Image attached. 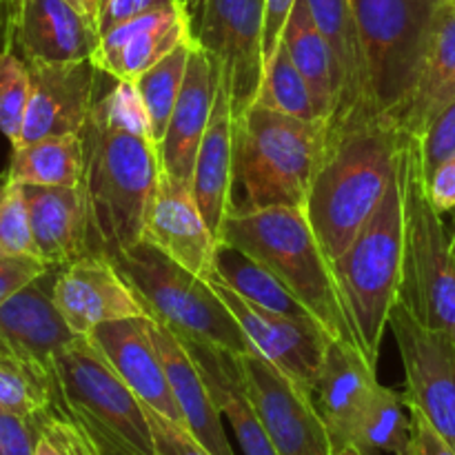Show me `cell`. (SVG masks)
Wrapping results in <instances>:
<instances>
[{
  "label": "cell",
  "mask_w": 455,
  "mask_h": 455,
  "mask_svg": "<svg viewBox=\"0 0 455 455\" xmlns=\"http://www.w3.org/2000/svg\"><path fill=\"white\" fill-rule=\"evenodd\" d=\"M80 138L93 225L102 253L114 260L140 243L163 172L136 84L116 80L96 100Z\"/></svg>",
  "instance_id": "obj_1"
},
{
  "label": "cell",
  "mask_w": 455,
  "mask_h": 455,
  "mask_svg": "<svg viewBox=\"0 0 455 455\" xmlns=\"http://www.w3.org/2000/svg\"><path fill=\"white\" fill-rule=\"evenodd\" d=\"M407 129L378 109L329 123L323 163L307 200V218L329 260L340 256L380 207L398 173Z\"/></svg>",
  "instance_id": "obj_2"
},
{
  "label": "cell",
  "mask_w": 455,
  "mask_h": 455,
  "mask_svg": "<svg viewBox=\"0 0 455 455\" xmlns=\"http://www.w3.org/2000/svg\"><path fill=\"white\" fill-rule=\"evenodd\" d=\"M327 133V120L293 118L260 105L234 118L231 209H305Z\"/></svg>",
  "instance_id": "obj_3"
},
{
  "label": "cell",
  "mask_w": 455,
  "mask_h": 455,
  "mask_svg": "<svg viewBox=\"0 0 455 455\" xmlns=\"http://www.w3.org/2000/svg\"><path fill=\"white\" fill-rule=\"evenodd\" d=\"M220 243L234 244L262 262L296 293L329 336L355 345L331 260L307 218V209H231Z\"/></svg>",
  "instance_id": "obj_4"
},
{
  "label": "cell",
  "mask_w": 455,
  "mask_h": 455,
  "mask_svg": "<svg viewBox=\"0 0 455 455\" xmlns=\"http://www.w3.org/2000/svg\"><path fill=\"white\" fill-rule=\"evenodd\" d=\"M403 256L404 204L403 185L395 173L376 213L349 247L331 260L355 345L371 367H378L389 314L400 296Z\"/></svg>",
  "instance_id": "obj_5"
},
{
  "label": "cell",
  "mask_w": 455,
  "mask_h": 455,
  "mask_svg": "<svg viewBox=\"0 0 455 455\" xmlns=\"http://www.w3.org/2000/svg\"><path fill=\"white\" fill-rule=\"evenodd\" d=\"M398 176L404 204V256L398 300L418 323L455 345V256L443 213L427 196L420 142L407 132L400 149Z\"/></svg>",
  "instance_id": "obj_6"
},
{
  "label": "cell",
  "mask_w": 455,
  "mask_h": 455,
  "mask_svg": "<svg viewBox=\"0 0 455 455\" xmlns=\"http://www.w3.org/2000/svg\"><path fill=\"white\" fill-rule=\"evenodd\" d=\"M111 262L136 293L145 314L172 329L180 340L218 347L240 358L256 354L213 284L154 244L140 240Z\"/></svg>",
  "instance_id": "obj_7"
},
{
  "label": "cell",
  "mask_w": 455,
  "mask_h": 455,
  "mask_svg": "<svg viewBox=\"0 0 455 455\" xmlns=\"http://www.w3.org/2000/svg\"><path fill=\"white\" fill-rule=\"evenodd\" d=\"M52 407L74 420L100 455H154L145 404L89 338L78 336L58 354Z\"/></svg>",
  "instance_id": "obj_8"
},
{
  "label": "cell",
  "mask_w": 455,
  "mask_h": 455,
  "mask_svg": "<svg viewBox=\"0 0 455 455\" xmlns=\"http://www.w3.org/2000/svg\"><path fill=\"white\" fill-rule=\"evenodd\" d=\"M367 58L373 102L400 118L425 60L434 13L443 0H351Z\"/></svg>",
  "instance_id": "obj_9"
},
{
  "label": "cell",
  "mask_w": 455,
  "mask_h": 455,
  "mask_svg": "<svg viewBox=\"0 0 455 455\" xmlns=\"http://www.w3.org/2000/svg\"><path fill=\"white\" fill-rule=\"evenodd\" d=\"M191 36L212 53L222 69L234 118L256 105L265 60H262V20L265 0H187Z\"/></svg>",
  "instance_id": "obj_10"
},
{
  "label": "cell",
  "mask_w": 455,
  "mask_h": 455,
  "mask_svg": "<svg viewBox=\"0 0 455 455\" xmlns=\"http://www.w3.org/2000/svg\"><path fill=\"white\" fill-rule=\"evenodd\" d=\"M389 329L407 378V404L455 449V345L418 323L400 300L389 314Z\"/></svg>",
  "instance_id": "obj_11"
},
{
  "label": "cell",
  "mask_w": 455,
  "mask_h": 455,
  "mask_svg": "<svg viewBox=\"0 0 455 455\" xmlns=\"http://www.w3.org/2000/svg\"><path fill=\"white\" fill-rule=\"evenodd\" d=\"M240 358V355H238ZM244 389L278 455H333V440L314 395L260 355H243Z\"/></svg>",
  "instance_id": "obj_12"
},
{
  "label": "cell",
  "mask_w": 455,
  "mask_h": 455,
  "mask_svg": "<svg viewBox=\"0 0 455 455\" xmlns=\"http://www.w3.org/2000/svg\"><path fill=\"white\" fill-rule=\"evenodd\" d=\"M60 267H49L0 307V355L38 373L56 391V358L76 333L53 300Z\"/></svg>",
  "instance_id": "obj_13"
},
{
  "label": "cell",
  "mask_w": 455,
  "mask_h": 455,
  "mask_svg": "<svg viewBox=\"0 0 455 455\" xmlns=\"http://www.w3.org/2000/svg\"><path fill=\"white\" fill-rule=\"evenodd\" d=\"M209 283L213 284L227 309L238 320L256 355L265 358L293 385L314 395L315 378H318L331 336L318 324L298 323V320L284 318L274 311L251 305L218 278H212Z\"/></svg>",
  "instance_id": "obj_14"
},
{
  "label": "cell",
  "mask_w": 455,
  "mask_h": 455,
  "mask_svg": "<svg viewBox=\"0 0 455 455\" xmlns=\"http://www.w3.org/2000/svg\"><path fill=\"white\" fill-rule=\"evenodd\" d=\"M27 65L31 71V93L18 145L44 138L80 136L100 98L98 80L105 71L98 69L93 60Z\"/></svg>",
  "instance_id": "obj_15"
},
{
  "label": "cell",
  "mask_w": 455,
  "mask_h": 455,
  "mask_svg": "<svg viewBox=\"0 0 455 455\" xmlns=\"http://www.w3.org/2000/svg\"><path fill=\"white\" fill-rule=\"evenodd\" d=\"M20 187L40 260L49 267H67L84 258H105L84 185Z\"/></svg>",
  "instance_id": "obj_16"
},
{
  "label": "cell",
  "mask_w": 455,
  "mask_h": 455,
  "mask_svg": "<svg viewBox=\"0 0 455 455\" xmlns=\"http://www.w3.org/2000/svg\"><path fill=\"white\" fill-rule=\"evenodd\" d=\"M220 78V62L212 53L194 44L189 62H187L180 96L172 111L167 132L158 145L160 167H163L164 176L189 187V189L200 142L207 133L213 105H216Z\"/></svg>",
  "instance_id": "obj_17"
},
{
  "label": "cell",
  "mask_w": 455,
  "mask_h": 455,
  "mask_svg": "<svg viewBox=\"0 0 455 455\" xmlns=\"http://www.w3.org/2000/svg\"><path fill=\"white\" fill-rule=\"evenodd\" d=\"M53 300L71 331L83 338L105 323L147 315L136 293L107 258H84L60 267Z\"/></svg>",
  "instance_id": "obj_18"
},
{
  "label": "cell",
  "mask_w": 455,
  "mask_h": 455,
  "mask_svg": "<svg viewBox=\"0 0 455 455\" xmlns=\"http://www.w3.org/2000/svg\"><path fill=\"white\" fill-rule=\"evenodd\" d=\"M151 324L154 320L147 315L114 320V323L96 327L87 338L102 351L116 373L140 398L145 407L185 425V418L164 371L163 355L156 347Z\"/></svg>",
  "instance_id": "obj_19"
},
{
  "label": "cell",
  "mask_w": 455,
  "mask_h": 455,
  "mask_svg": "<svg viewBox=\"0 0 455 455\" xmlns=\"http://www.w3.org/2000/svg\"><path fill=\"white\" fill-rule=\"evenodd\" d=\"M204 280L216 275V251L220 240L204 222L189 187L160 172L158 191L147 213L142 238Z\"/></svg>",
  "instance_id": "obj_20"
},
{
  "label": "cell",
  "mask_w": 455,
  "mask_h": 455,
  "mask_svg": "<svg viewBox=\"0 0 455 455\" xmlns=\"http://www.w3.org/2000/svg\"><path fill=\"white\" fill-rule=\"evenodd\" d=\"M189 3L158 9L136 20L114 27L100 38L93 65L114 80H133L158 65L164 56L180 44L191 43Z\"/></svg>",
  "instance_id": "obj_21"
},
{
  "label": "cell",
  "mask_w": 455,
  "mask_h": 455,
  "mask_svg": "<svg viewBox=\"0 0 455 455\" xmlns=\"http://www.w3.org/2000/svg\"><path fill=\"white\" fill-rule=\"evenodd\" d=\"M380 385L376 367L354 342L331 338L314 385V403L333 440V451L351 444L360 413Z\"/></svg>",
  "instance_id": "obj_22"
},
{
  "label": "cell",
  "mask_w": 455,
  "mask_h": 455,
  "mask_svg": "<svg viewBox=\"0 0 455 455\" xmlns=\"http://www.w3.org/2000/svg\"><path fill=\"white\" fill-rule=\"evenodd\" d=\"M100 44L96 22L65 0H25L13 31V52L25 62L92 60Z\"/></svg>",
  "instance_id": "obj_23"
},
{
  "label": "cell",
  "mask_w": 455,
  "mask_h": 455,
  "mask_svg": "<svg viewBox=\"0 0 455 455\" xmlns=\"http://www.w3.org/2000/svg\"><path fill=\"white\" fill-rule=\"evenodd\" d=\"M314 22L327 40L336 74V111L329 123L364 109H378L371 96L367 58L351 0H307ZM380 111V109H378Z\"/></svg>",
  "instance_id": "obj_24"
},
{
  "label": "cell",
  "mask_w": 455,
  "mask_h": 455,
  "mask_svg": "<svg viewBox=\"0 0 455 455\" xmlns=\"http://www.w3.org/2000/svg\"><path fill=\"white\" fill-rule=\"evenodd\" d=\"M191 194L212 234L222 240L225 220L234 203V114L222 78L212 120L196 158Z\"/></svg>",
  "instance_id": "obj_25"
},
{
  "label": "cell",
  "mask_w": 455,
  "mask_h": 455,
  "mask_svg": "<svg viewBox=\"0 0 455 455\" xmlns=\"http://www.w3.org/2000/svg\"><path fill=\"white\" fill-rule=\"evenodd\" d=\"M156 347L163 355L164 371H167L169 385H172L176 403L180 407L185 427L198 438L212 455H234L229 438L222 427V413L216 400L209 394V387L200 373L198 364L189 355L180 338L164 324H151Z\"/></svg>",
  "instance_id": "obj_26"
},
{
  "label": "cell",
  "mask_w": 455,
  "mask_h": 455,
  "mask_svg": "<svg viewBox=\"0 0 455 455\" xmlns=\"http://www.w3.org/2000/svg\"><path fill=\"white\" fill-rule=\"evenodd\" d=\"M182 345L198 364L209 394L216 400L222 416L229 420L244 455H278L244 389L238 355L194 340H182Z\"/></svg>",
  "instance_id": "obj_27"
},
{
  "label": "cell",
  "mask_w": 455,
  "mask_h": 455,
  "mask_svg": "<svg viewBox=\"0 0 455 455\" xmlns=\"http://www.w3.org/2000/svg\"><path fill=\"white\" fill-rule=\"evenodd\" d=\"M229 289H234L238 296L260 309L274 311L284 318L298 320L305 324H318L309 309L296 298V293L278 278L271 269H267L262 262L251 258L249 253L240 251L238 247L229 243L218 244L216 251V275Z\"/></svg>",
  "instance_id": "obj_28"
},
{
  "label": "cell",
  "mask_w": 455,
  "mask_h": 455,
  "mask_svg": "<svg viewBox=\"0 0 455 455\" xmlns=\"http://www.w3.org/2000/svg\"><path fill=\"white\" fill-rule=\"evenodd\" d=\"M455 87V0H443L434 13L425 60L413 96L400 114V124L416 133L427 111Z\"/></svg>",
  "instance_id": "obj_29"
},
{
  "label": "cell",
  "mask_w": 455,
  "mask_h": 455,
  "mask_svg": "<svg viewBox=\"0 0 455 455\" xmlns=\"http://www.w3.org/2000/svg\"><path fill=\"white\" fill-rule=\"evenodd\" d=\"M283 44L302 78L309 84L315 111L320 118L329 123L336 111V74H333L327 40L323 38L318 25L314 22L307 0H296V7L284 27Z\"/></svg>",
  "instance_id": "obj_30"
},
{
  "label": "cell",
  "mask_w": 455,
  "mask_h": 455,
  "mask_svg": "<svg viewBox=\"0 0 455 455\" xmlns=\"http://www.w3.org/2000/svg\"><path fill=\"white\" fill-rule=\"evenodd\" d=\"M9 180L16 185L78 187L84 180V149L80 136L44 138L12 147Z\"/></svg>",
  "instance_id": "obj_31"
},
{
  "label": "cell",
  "mask_w": 455,
  "mask_h": 455,
  "mask_svg": "<svg viewBox=\"0 0 455 455\" xmlns=\"http://www.w3.org/2000/svg\"><path fill=\"white\" fill-rule=\"evenodd\" d=\"M411 438V413L404 394L378 385L364 411L360 413L351 444L364 453L387 451L404 455Z\"/></svg>",
  "instance_id": "obj_32"
},
{
  "label": "cell",
  "mask_w": 455,
  "mask_h": 455,
  "mask_svg": "<svg viewBox=\"0 0 455 455\" xmlns=\"http://www.w3.org/2000/svg\"><path fill=\"white\" fill-rule=\"evenodd\" d=\"M194 44L196 40L180 44L169 56H164L158 65L151 67L149 71H145V74L133 80L142 107H145L156 145H160L164 132H167L169 118H172L178 96H180L187 62H189V53Z\"/></svg>",
  "instance_id": "obj_33"
},
{
  "label": "cell",
  "mask_w": 455,
  "mask_h": 455,
  "mask_svg": "<svg viewBox=\"0 0 455 455\" xmlns=\"http://www.w3.org/2000/svg\"><path fill=\"white\" fill-rule=\"evenodd\" d=\"M256 105L267 107V109L271 111H280V114L293 116V118H320L314 105V96H311L309 92V84L302 78L298 67L293 65L291 56H289V52L284 49V44H280L275 56L271 58L269 65L265 67Z\"/></svg>",
  "instance_id": "obj_34"
},
{
  "label": "cell",
  "mask_w": 455,
  "mask_h": 455,
  "mask_svg": "<svg viewBox=\"0 0 455 455\" xmlns=\"http://www.w3.org/2000/svg\"><path fill=\"white\" fill-rule=\"evenodd\" d=\"M56 391L31 369L0 355V413L34 418L52 407Z\"/></svg>",
  "instance_id": "obj_35"
},
{
  "label": "cell",
  "mask_w": 455,
  "mask_h": 455,
  "mask_svg": "<svg viewBox=\"0 0 455 455\" xmlns=\"http://www.w3.org/2000/svg\"><path fill=\"white\" fill-rule=\"evenodd\" d=\"M31 93L29 65L13 49L0 52V133L18 145Z\"/></svg>",
  "instance_id": "obj_36"
},
{
  "label": "cell",
  "mask_w": 455,
  "mask_h": 455,
  "mask_svg": "<svg viewBox=\"0 0 455 455\" xmlns=\"http://www.w3.org/2000/svg\"><path fill=\"white\" fill-rule=\"evenodd\" d=\"M425 176L455 156V87L434 102L416 132Z\"/></svg>",
  "instance_id": "obj_37"
},
{
  "label": "cell",
  "mask_w": 455,
  "mask_h": 455,
  "mask_svg": "<svg viewBox=\"0 0 455 455\" xmlns=\"http://www.w3.org/2000/svg\"><path fill=\"white\" fill-rule=\"evenodd\" d=\"M7 256H36L29 212L22 187L16 182L9 185L0 200V258Z\"/></svg>",
  "instance_id": "obj_38"
},
{
  "label": "cell",
  "mask_w": 455,
  "mask_h": 455,
  "mask_svg": "<svg viewBox=\"0 0 455 455\" xmlns=\"http://www.w3.org/2000/svg\"><path fill=\"white\" fill-rule=\"evenodd\" d=\"M40 438L36 455H100L83 429L56 409L36 416Z\"/></svg>",
  "instance_id": "obj_39"
},
{
  "label": "cell",
  "mask_w": 455,
  "mask_h": 455,
  "mask_svg": "<svg viewBox=\"0 0 455 455\" xmlns=\"http://www.w3.org/2000/svg\"><path fill=\"white\" fill-rule=\"evenodd\" d=\"M154 435V455H212L185 425L145 407Z\"/></svg>",
  "instance_id": "obj_40"
},
{
  "label": "cell",
  "mask_w": 455,
  "mask_h": 455,
  "mask_svg": "<svg viewBox=\"0 0 455 455\" xmlns=\"http://www.w3.org/2000/svg\"><path fill=\"white\" fill-rule=\"evenodd\" d=\"M49 265L38 256L0 258V307L12 300L20 289L44 274Z\"/></svg>",
  "instance_id": "obj_41"
},
{
  "label": "cell",
  "mask_w": 455,
  "mask_h": 455,
  "mask_svg": "<svg viewBox=\"0 0 455 455\" xmlns=\"http://www.w3.org/2000/svg\"><path fill=\"white\" fill-rule=\"evenodd\" d=\"M40 429L34 418L0 413V455H36Z\"/></svg>",
  "instance_id": "obj_42"
},
{
  "label": "cell",
  "mask_w": 455,
  "mask_h": 455,
  "mask_svg": "<svg viewBox=\"0 0 455 455\" xmlns=\"http://www.w3.org/2000/svg\"><path fill=\"white\" fill-rule=\"evenodd\" d=\"M182 3V0H102L100 12H98V31L100 38L109 34L114 27L123 22L136 20V18L147 16L158 9L172 7V4Z\"/></svg>",
  "instance_id": "obj_43"
},
{
  "label": "cell",
  "mask_w": 455,
  "mask_h": 455,
  "mask_svg": "<svg viewBox=\"0 0 455 455\" xmlns=\"http://www.w3.org/2000/svg\"><path fill=\"white\" fill-rule=\"evenodd\" d=\"M296 0H265V20H262V60L265 67L283 44L284 27L291 16Z\"/></svg>",
  "instance_id": "obj_44"
},
{
  "label": "cell",
  "mask_w": 455,
  "mask_h": 455,
  "mask_svg": "<svg viewBox=\"0 0 455 455\" xmlns=\"http://www.w3.org/2000/svg\"><path fill=\"white\" fill-rule=\"evenodd\" d=\"M409 413H411V438L404 455H455V449L431 427L422 411L409 404Z\"/></svg>",
  "instance_id": "obj_45"
},
{
  "label": "cell",
  "mask_w": 455,
  "mask_h": 455,
  "mask_svg": "<svg viewBox=\"0 0 455 455\" xmlns=\"http://www.w3.org/2000/svg\"><path fill=\"white\" fill-rule=\"evenodd\" d=\"M427 196L438 213L455 209V156L427 176Z\"/></svg>",
  "instance_id": "obj_46"
},
{
  "label": "cell",
  "mask_w": 455,
  "mask_h": 455,
  "mask_svg": "<svg viewBox=\"0 0 455 455\" xmlns=\"http://www.w3.org/2000/svg\"><path fill=\"white\" fill-rule=\"evenodd\" d=\"M3 49H13V31L12 22H9L7 7H4V0H0V52Z\"/></svg>",
  "instance_id": "obj_47"
},
{
  "label": "cell",
  "mask_w": 455,
  "mask_h": 455,
  "mask_svg": "<svg viewBox=\"0 0 455 455\" xmlns=\"http://www.w3.org/2000/svg\"><path fill=\"white\" fill-rule=\"evenodd\" d=\"M65 3H69L76 12L83 13L84 18H89V20L98 25V12H100L102 0H65Z\"/></svg>",
  "instance_id": "obj_48"
},
{
  "label": "cell",
  "mask_w": 455,
  "mask_h": 455,
  "mask_svg": "<svg viewBox=\"0 0 455 455\" xmlns=\"http://www.w3.org/2000/svg\"><path fill=\"white\" fill-rule=\"evenodd\" d=\"M22 4H25V0H4V7H7V13H9V22H12V31H16V22L22 12Z\"/></svg>",
  "instance_id": "obj_49"
},
{
  "label": "cell",
  "mask_w": 455,
  "mask_h": 455,
  "mask_svg": "<svg viewBox=\"0 0 455 455\" xmlns=\"http://www.w3.org/2000/svg\"><path fill=\"white\" fill-rule=\"evenodd\" d=\"M333 455H367V453H364L358 444H345V447L336 449Z\"/></svg>",
  "instance_id": "obj_50"
},
{
  "label": "cell",
  "mask_w": 455,
  "mask_h": 455,
  "mask_svg": "<svg viewBox=\"0 0 455 455\" xmlns=\"http://www.w3.org/2000/svg\"><path fill=\"white\" fill-rule=\"evenodd\" d=\"M9 185H12V180H9V173H7V169H4V172H0V200H3L4 191L9 189Z\"/></svg>",
  "instance_id": "obj_51"
},
{
  "label": "cell",
  "mask_w": 455,
  "mask_h": 455,
  "mask_svg": "<svg viewBox=\"0 0 455 455\" xmlns=\"http://www.w3.org/2000/svg\"><path fill=\"white\" fill-rule=\"evenodd\" d=\"M451 249H453V256H455V231H453V235H451Z\"/></svg>",
  "instance_id": "obj_52"
}]
</instances>
